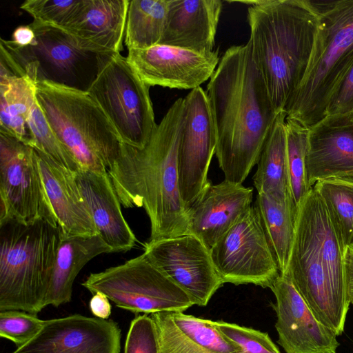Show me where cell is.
Wrapping results in <instances>:
<instances>
[{"label": "cell", "mask_w": 353, "mask_h": 353, "mask_svg": "<svg viewBox=\"0 0 353 353\" xmlns=\"http://www.w3.org/2000/svg\"><path fill=\"white\" fill-rule=\"evenodd\" d=\"M224 179L242 184L260 154L278 112L254 62L250 41L229 48L206 91Z\"/></svg>", "instance_id": "6da1fadb"}, {"label": "cell", "mask_w": 353, "mask_h": 353, "mask_svg": "<svg viewBox=\"0 0 353 353\" xmlns=\"http://www.w3.org/2000/svg\"><path fill=\"white\" fill-rule=\"evenodd\" d=\"M183 118L184 99L179 98L148 143L142 148L122 143L118 158L108 170L121 204L145 210L150 222L149 241L190 234L177 163Z\"/></svg>", "instance_id": "7a4b0ae2"}, {"label": "cell", "mask_w": 353, "mask_h": 353, "mask_svg": "<svg viewBox=\"0 0 353 353\" xmlns=\"http://www.w3.org/2000/svg\"><path fill=\"white\" fill-rule=\"evenodd\" d=\"M237 3L249 6L247 20L253 58L276 111H284L307 72L319 16L309 0Z\"/></svg>", "instance_id": "3957f363"}, {"label": "cell", "mask_w": 353, "mask_h": 353, "mask_svg": "<svg viewBox=\"0 0 353 353\" xmlns=\"http://www.w3.org/2000/svg\"><path fill=\"white\" fill-rule=\"evenodd\" d=\"M59 226L45 220L0 224V312L21 310L37 315L47 305Z\"/></svg>", "instance_id": "277c9868"}, {"label": "cell", "mask_w": 353, "mask_h": 353, "mask_svg": "<svg viewBox=\"0 0 353 353\" xmlns=\"http://www.w3.org/2000/svg\"><path fill=\"white\" fill-rule=\"evenodd\" d=\"M310 2L319 31L307 72L284 110L309 129L326 117L330 97L353 63V0Z\"/></svg>", "instance_id": "5b68a950"}, {"label": "cell", "mask_w": 353, "mask_h": 353, "mask_svg": "<svg viewBox=\"0 0 353 353\" xmlns=\"http://www.w3.org/2000/svg\"><path fill=\"white\" fill-rule=\"evenodd\" d=\"M36 99L79 170L108 173L118 158L123 143L88 92L39 80Z\"/></svg>", "instance_id": "8992f818"}, {"label": "cell", "mask_w": 353, "mask_h": 353, "mask_svg": "<svg viewBox=\"0 0 353 353\" xmlns=\"http://www.w3.org/2000/svg\"><path fill=\"white\" fill-rule=\"evenodd\" d=\"M149 88L119 53L105 59L87 92L122 143L142 148L157 126Z\"/></svg>", "instance_id": "52a82bcc"}, {"label": "cell", "mask_w": 353, "mask_h": 353, "mask_svg": "<svg viewBox=\"0 0 353 353\" xmlns=\"http://www.w3.org/2000/svg\"><path fill=\"white\" fill-rule=\"evenodd\" d=\"M82 285L92 294H104L118 307L134 314L185 312L190 297L144 255L90 274Z\"/></svg>", "instance_id": "ba28073f"}, {"label": "cell", "mask_w": 353, "mask_h": 353, "mask_svg": "<svg viewBox=\"0 0 353 353\" xmlns=\"http://www.w3.org/2000/svg\"><path fill=\"white\" fill-rule=\"evenodd\" d=\"M10 220L25 224L45 220L58 226L36 150L0 133V224Z\"/></svg>", "instance_id": "9c48e42d"}, {"label": "cell", "mask_w": 353, "mask_h": 353, "mask_svg": "<svg viewBox=\"0 0 353 353\" xmlns=\"http://www.w3.org/2000/svg\"><path fill=\"white\" fill-rule=\"evenodd\" d=\"M210 254L223 283L270 288L280 275L255 204L219 239Z\"/></svg>", "instance_id": "30bf717a"}, {"label": "cell", "mask_w": 353, "mask_h": 353, "mask_svg": "<svg viewBox=\"0 0 353 353\" xmlns=\"http://www.w3.org/2000/svg\"><path fill=\"white\" fill-rule=\"evenodd\" d=\"M143 248L148 260L181 288L194 305L206 306L224 284L210 250L194 234L148 241Z\"/></svg>", "instance_id": "8fae6325"}, {"label": "cell", "mask_w": 353, "mask_h": 353, "mask_svg": "<svg viewBox=\"0 0 353 353\" xmlns=\"http://www.w3.org/2000/svg\"><path fill=\"white\" fill-rule=\"evenodd\" d=\"M183 99L177 163L180 194L188 209L209 183L208 173L216 140L206 92L200 86L190 90Z\"/></svg>", "instance_id": "7c38bea8"}, {"label": "cell", "mask_w": 353, "mask_h": 353, "mask_svg": "<svg viewBox=\"0 0 353 353\" xmlns=\"http://www.w3.org/2000/svg\"><path fill=\"white\" fill-rule=\"evenodd\" d=\"M285 275L316 319L337 336L341 335L350 306L344 304L334 292L309 230L298 212L295 236Z\"/></svg>", "instance_id": "4fadbf2b"}, {"label": "cell", "mask_w": 353, "mask_h": 353, "mask_svg": "<svg viewBox=\"0 0 353 353\" xmlns=\"http://www.w3.org/2000/svg\"><path fill=\"white\" fill-rule=\"evenodd\" d=\"M36 44L23 48L10 40L1 39L2 47L11 61L19 66L36 62L39 80H47L77 89V77H82L88 66L100 68L108 56L91 53L78 48L63 30L32 21Z\"/></svg>", "instance_id": "5bb4252c"}, {"label": "cell", "mask_w": 353, "mask_h": 353, "mask_svg": "<svg viewBox=\"0 0 353 353\" xmlns=\"http://www.w3.org/2000/svg\"><path fill=\"white\" fill-rule=\"evenodd\" d=\"M219 50L200 53L163 45L128 50L126 57L148 86L193 90L210 79L220 59Z\"/></svg>", "instance_id": "9a60e30c"}, {"label": "cell", "mask_w": 353, "mask_h": 353, "mask_svg": "<svg viewBox=\"0 0 353 353\" xmlns=\"http://www.w3.org/2000/svg\"><path fill=\"white\" fill-rule=\"evenodd\" d=\"M270 289L277 343L285 353H336L337 335L316 319L287 276L280 274Z\"/></svg>", "instance_id": "2e32d148"}, {"label": "cell", "mask_w": 353, "mask_h": 353, "mask_svg": "<svg viewBox=\"0 0 353 353\" xmlns=\"http://www.w3.org/2000/svg\"><path fill=\"white\" fill-rule=\"evenodd\" d=\"M121 338L113 320L74 314L46 320L39 333L12 353H120Z\"/></svg>", "instance_id": "e0dca14e"}, {"label": "cell", "mask_w": 353, "mask_h": 353, "mask_svg": "<svg viewBox=\"0 0 353 353\" xmlns=\"http://www.w3.org/2000/svg\"><path fill=\"white\" fill-rule=\"evenodd\" d=\"M306 167L312 187L326 180L353 185V112L327 115L310 128Z\"/></svg>", "instance_id": "ac0fdd59"}, {"label": "cell", "mask_w": 353, "mask_h": 353, "mask_svg": "<svg viewBox=\"0 0 353 353\" xmlns=\"http://www.w3.org/2000/svg\"><path fill=\"white\" fill-rule=\"evenodd\" d=\"M253 190L227 180L210 181L188 208L189 233L210 250L252 205Z\"/></svg>", "instance_id": "d6986e66"}, {"label": "cell", "mask_w": 353, "mask_h": 353, "mask_svg": "<svg viewBox=\"0 0 353 353\" xmlns=\"http://www.w3.org/2000/svg\"><path fill=\"white\" fill-rule=\"evenodd\" d=\"M130 0H85L64 31L81 50L103 56L120 53Z\"/></svg>", "instance_id": "ffe728a7"}, {"label": "cell", "mask_w": 353, "mask_h": 353, "mask_svg": "<svg viewBox=\"0 0 353 353\" xmlns=\"http://www.w3.org/2000/svg\"><path fill=\"white\" fill-rule=\"evenodd\" d=\"M36 151L46 192L63 234L68 236L98 235L79 189L76 172Z\"/></svg>", "instance_id": "44dd1931"}, {"label": "cell", "mask_w": 353, "mask_h": 353, "mask_svg": "<svg viewBox=\"0 0 353 353\" xmlns=\"http://www.w3.org/2000/svg\"><path fill=\"white\" fill-rule=\"evenodd\" d=\"M222 8L221 0H169L159 45L200 53L214 51Z\"/></svg>", "instance_id": "7402d4cb"}, {"label": "cell", "mask_w": 353, "mask_h": 353, "mask_svg": "<svg viewBox=\"0 0 353 353\" xmlns=\"http://www.w3.org/2000/svg\"><path fill=\"white\" fill-rule=\"evenodd\" d=\"M76 178L98 235L110 248L111 252L130 250L137 238L122 214L108 173L80 170L76 172Z\"/></svg>", "instance_id": "603a6c76"}, {"label": "cell", "mask_w": 353, "mask_h": 353, "mask_svg": "<svg viewBox=\"0 0 353 353\" xmlns=\"http://www.w3.org/2000/svg\"><path fill=\"white\" fill-rule=\"evenodd\" d=\"M298 214L309 230L334 292L344 304L350 306L344 268L346 245L314 188L299 205Z\"/></svg>", "instance_id": "cb8c5ba5"}, {"label": "cell", "mask_w": 353, "mask_h": 353, "mask_svg": "<svg viewBox=\"0 0 353 353\" xmlns=\"http://www.w3.org/2000/svg\"><path fill=\"white\" fill-rule=\"evenodd\" d=\"M110 252V248L99 235L68 236L61 232L47 305L58 307L70 302L74 279L81 270L97 255Z\"/></svg>", "instance_id": "d4e9b609"}, {"label": "cell", "mask_w": 353, "mask_h": 353, "mask_svg": "<svg viewBox=\"0 0 353 353\" xmlns=\"http://www.w3.org/2000/svg\"><path fill=\"white\" fill-rule=\"evenodd\" d=\"M38 70L22 76L0 75V133L30 146L27 120L36 101Z\"/></svg>", "instance_id": "484cf974"}, {"label": "cell", "mask_w": 353, "mask_h": 353, "mask_svg": "<svg viewBox=\"0 0 353 353\" xmlns=\"http://www.w3.org/2000/svg\"><path fill=\"white\" fill-rule=\"evenodd\" d=\"M285 119L284 111L278 114L252 178L258 194L278 199L291 195L287 166Z\"/></svg>", "instance_id": "4316f807"}, {"label": "cell", "mask_w": 353, "mask_h": 353, "mask_svg": "<svg viewBox=\"0 0 353 353\" xmlns=\"http://www.w3.org/2000/svg\"><path fill=\"white\" fill-rule=\"evenodd\" d=\"M280 274L287 272L294 243L298 209L291 195L278 199L258 194L255 203Z\"/></svg>", "instance_id": "83f0119b"}, {"label": "cell", "mask_w": 353, "mask_h": 353, "mask_svg": "<svg viewBox=\"0 0 353 353\" xmlns=\"http://www.w3.org/2000/svg\"><path fill=\"white\" fill-rule=\"evenodd\" d=\"M169 0L129 1L124 43L128 50L159 45L165 27Z\"/></svg>", "instance_id": "f1b7e54d"}, {"label": "cell", "mask_w": 353, "mask_h": 353, "mask_svg": "<svg viewBox=\"0 0 353 353\" xmlns=\"http://www.w3.org/2000/svg\"><path fill=\"white\" fill-rule=\"evenodd\" d=\"M285 130L290 191L298 209L313 188L309 183L306 167L310 129L286 118Z\"/></svg>", "instance_id": "f546056e"}, {"label": "cell", "mask_w": 353, "mask_h": 353, "mask_svg": "<svg viewBox=\"0 0 353 353\" xmlns=\"http://www.w3.org/2000/svg\"><path fill=\"white\" fill-rule=\"evenodd\" d=\"M314 189L317 192L345 245L353 243V185L336 181H320Z\"/></svg>", "instance_id": "4dcf8cb0"}, {"label": "cell", "mask_w": 353, "mask_h": 353, "mask_svg": "<svg viewBox=\"0 0 353 353\" xmlns=\"http://www.w3.org/2000/svg\"><path fill=\"white\" fill-rule=\"evenodd\" d=\"M30 146L72 171L79 168L48 123L37 99L27 120Z\"/></svg>", "instance_id": "1f68e13d"}, {"label": "cell", "mask_w": 353, "mask_h": 353, "mask_svg": "<svg viewBox=\"0 0 353 353\" xmlns=\"http://www.w3.org/2000/svg\"><path fill=\"white\" fill-rule=\"evenodd\" d=\"M170 312L176 327L194 343L215 353H241L240 348L223 336L213 321L184 312Z\"/></svg>", "instance_id": "d6a6232c"}, {"label": "cell", "mask_w": 353, "mask_h": 353, "mask_svg": "<svg viewBox=\"0 0 353 353\" xmlns=\"http://www.w3.org/2000/svg\"><path fill=\"white\" fill-rule=\"evenodd\" d=\"M85 0H26L20 8L41 25L63 30L79 12Z\"/></svg>", "instance_id": "836d02e7"}, {"label": "cell", "mask_w": 353, "mask_h": 353, "mask_svg": "<svg viewBox=\"0 0 353 353\" xmlns=\"http://www.w3.org/2000/svg\"><path fill=\"white\" fill-rule=\"evenodd\" d=\"M45 321L21 310L0 312V336L12 341L20 348L41 330Z\"/></svg>", "instance_id": "e575fe53"}, {"label": "cell", "mask_w": 353, "mask_h": 353, "mask_svg": "<svg viewBox=\"0 0 353 353\" xmlns=\"http://www.w3.org/2000/svg\"><path fill=\"white\" fill-rule=\"evenodd\" d=\"M214 325L241 353H281L268 332L223 321H214Z\"/></svg>", "instance_id": "d590c367"}, {"label": "cell", "mask_w": 353, "mask_h": 353, "mask_svg": "<svg viewBox=\"0 0 353 353\" xmlns=\"http://www.w3.org/2000/svg\"><path fill=\"white\" fill-rule=\"evenodd\" d=\"M124 353H160L157 327L150 316L138 315L131 321Z\"/></svg>", "instance_id": "8d00e7d4"}, {"label": "cell", "mask_w": 353, "mask_h": 353, "mask_svg": "<svg viewBox=\"0 0 353 353\" xmlns=\"http://www.w3.org/2000/svg\"><path fill=\"white\" fill-rule=\"evenodd\" d=\"M352 112L353 63L333 91L328 102L327 116Z\"/></svg>", "instance_id": "74e56055"}, {"label": "cell", "mask_w": 353, "mask_h": 353, "mask_svg": "<svg viewBox=\"0 0 353 353\" xmlns=\"http://www.w3.org/2000/svg\"><path fill=\"white\" fill-rule=\"evenodd\" d=\"M10 41L19 48L33 46L37 42L34 30L30 24L17 27L13 31L12 39Z\"/></svg>", "instance_id": "f35d334b"}, {"label": "cell", "mask_w": 353, "mask_h": 353, "mask_svg": "<svg viewBox=\"0 0 353 353\" xmlns=\"http://www.w3.org/2000/svg\"><path fill=\"white\" fill-rule=\"evenodd\" d=\"M91 312L95 317L108 319L111 314V304L109 299L101 292L93 294L89 303Z\"/></svg>", "instance_id": "ab89813d"}, {"label": "cell", "mask_w": 353, "mask_h": 353, "mask_svg": "<svg viewBox=\"0 0 353 353\" xmlns=\"http://www.w3.org/2000/svg\"><path fill=\"white\" fill-rule=\"evenodd\" d=\"M344 268L347 294L350 304L353 305V243L345 248Z\"/></svg>", "instance_id": "60d3db41"}]
</instances>
